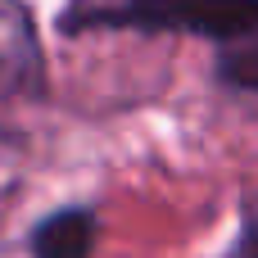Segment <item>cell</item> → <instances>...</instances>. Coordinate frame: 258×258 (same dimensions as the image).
I'll return each mask as SVG.
<instances>
[{"instance_id": "obj_3", "label": "cell", "mask_w": 258, "mask_h": 258, "mask_svg": "<svg viewBox=\"0 0 258 258\" xmlns=\"http://www.w3.org/2000/svg\"><path fill=\"white\" fill-rule=\"evenodd\" d=\"M91 245H95V218L86 209H63L45 218L32 236L36 258H91Z\"/></svg>"}, {"instance_id": "obj_4", "label": "cell", "mask_w": 258, "mask_h": 258, "mask_svg": "<svg viewBox=\"0 0 258 258\" xmlns=\"http://www.w3.org/2000/svg\"><path fill=\"white\" fill-rule=\"evenodd\" d=\"M222 77L240 91H258V32L236 41L227 54H222Z\"/></svg>"}, {"instance_id": "obj_5", "label": "cell", "mask_w": 258, "mask_h": 258, "mask_svg": "<svg viewBox=\"0 0 258 258\" xmlns=\"http://www.w3.org/2000/svg\"><path fill=\"white\" fill-rule=\"evenodd\" d=\"M236 258H258V204H249V213H245V231H240Z\"/></svg>"}, {"instance_id": "obj_2", "label": "cell", "mask_w": 258, "mask_h": 258, "mask_svg": "<svg viewBox=\"0 0 258 258\" xmlns=\"http://www.w3.org/2000/svg\"><path fill=\"white\" fill-rule=\"evenodd\" d=\"M36 68H41V54H36V36H32L23 5L0 0V100L32 91Z\"/></svg>"}, {"instance_id": "obj_1", "label": "cell", "mask_w": 258, "mask_h": 258, "mask_svg": "<svg viewBox=\"0 0 258 258\" xmlns=\"http://www.w3.org/2000/svg\"><path fill=\"white\" fill-rule=\"evenodd\" d=\"M63 27H141V32H195L213 41H245L258 32V0H113L63 14Z\"/></svg>"}]
</instances>
